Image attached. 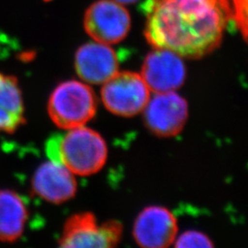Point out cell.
I'll list each match as a JSON object with an SVG mask.
<instances>
[{"label":"cell","mask_w":248,"mask_h":248,"mask_svg":"<svg viewBox=\"0 0 248 248\" xmlns=\"http://www.w3.org/2000/svg\"><path fill=\"white\" fill-rule=\"evenodd\" d=\"M122 233L123 226L119 222L98 224L92 213H78L65 222L59 243L62 248H113Z\"/></svg>","instance_id":"cell-5"},{"label":"cell","mask_w":248,"mask_h":248,"mask_svg":"<svg viewBox=\"0 0 248 248\" xmlns=\"http://www.w3.org/2000/svg\"><path fill=\"white\" fill-rule=\"evenodd\" d=\"M115 1L124 5V4H131V3H134V2H136L137 0H115Z\"/></svg>","instance_id":"cell-17"},{"label":"cell","mask_w":248,"mask_h":248,"mask_svg":"<svg viewBox=\"0 0 248 248\" xmlns=\"http://www.w3.org/2000/svg\"><path fill=\"white\" fill-rule=\"evenodd\" d=\"M141 76L155 93L175 91L186 79V67L182 57L165 49H155L143 61Z\"/></svg>","instance_id":"cell-8"},{"label":"cell","mask_w":248,"mask_h":248,"mask_svg":"<svg viewBox=\"0 0 248 248\" xmlns=\"http://www.w3.org/2000/svg\"><path fill=\"white\" fill-rule=\"evenodd\" d=\"M80 79L89 85H102L119 72V62L110 45L96 41L80 46L75 56Z\"/></svg>","instance_id":"cell-10"},{"label":"cell","mask_w":248,"mask_h":248,"mask_svg":"<svg viewBox=\"0 0 248 248\" xmlns=\"http://www.w3.org/2000/svg\"><path fill=\"white\" fill-rule=\"evenodd\" d=\"M23 122V117L16 115L0 107V133H11L16 131Z\"/></svg>","instance_id":"cell-16"},{"label":"cell","mask_w":248,"mask_h":248,"mask_svg":"<svg viewBox=\"0 0 248 248\" xmlns=\"http://www.w3.org/2000/svg\"><path fill=\"white\" fill-rule=\"evenodd\" d=\"M31 186L36 195L53 204L68 202L78 190L76 175L61 163L50 159L36 169Z\"/></svg>","instance_id":"cell-11"},{"label":"cell","mask_w":248,"mask_h":248,"mask_svg":"<svg viewBox=\"0 0 248 248\" xmlns=\"http://www.w3.org/2000/svg\"><path fill=\"white\" fill-rule=\"evenodd\" d=\"M28 210L21 197L9 189L0 190V242H14L23 233Z\"/></svg>","instance_id":"cell-12"},{"label":"cell","mask_w":248,"mask_h":248,"mask_svg":"<svg viewBox=\"0 0 248 248\" xmlns=\"http://www.w3.org/2000/svg\"><path fill=\"white\" fill-rule=\"evenodd\" d=\"M84 27L93 41L115 45L128 35L131 16L124 5L115 0H98L87 9Z\"/></svg>","instance_id":"cell-6"},{"label":"cell","mask_w":248,"mask_h":248,"mask_svg":"<svg viewBox=\"0 0 248 248\" xmlns=\"http://www.w3.org/2000/svg\"><path fill=\"white\" fill-rule=\"evenodd\" d=\"M142 111L146 127L160 137H171L180 133L188 115L186 100L175 91L155 93Z\"/></svg>","instance_id":"cell-7"},{"label":"cell","mask_w":248,"mask_h":248,"mask_svg":"<svg viewBox=\"0 0 248 248\" xmlns=\"http://www.w3.org/2000/svg\"><path fill=\"white\" fill-rule=\"evenodd\" d=\"M232 20L248 43V0H230Z\"/></svg>","instance_id":"cell-14"},{"label":"cell","mask_w":248,"mask_h":248,"mask_svg":"<svg viewBox=\"0 0 248 248\" xmlns=\"http://www.w3.org/2000/svg\"><path fill=\"white\" fill-rule=\"evenodd\" d=\"M101 100L112 114L133 117L142 112L150 98V89L141 74L118 72L102 84Z\"/></svg>","instance_id":"cell-4"},{"label":"cell","mask_w":248,"mask_h":248,"mask_svg":"<svg viewBox=\"0 0 248 248\" xmlns=\"http://www.w3.org/2000/svg\"><path fill=\"white\" fill-rule=\"evenodd\" d=\"M176 248H213V244L205 233L198 231H187L176 238Z\"/></svg>","instance_id":"cell-15"},{"label":"cell","mask_w":248,"mask_h":248,"mask_svg":"<svg viewBox=\"0 0 248 248\" xmlns=\"http://www.w3.org/2000/svg\"><path fill=\"white\" fill-rule=\"evenodd\" d=\"M0 107L16 115L24 116L22 93L18 80L0 72Z\"/></svg>","instance_id":"cell-13"},{"label":"cell","mask_w":248,"mask_h":248,"mask_svg":"<svg viewBox=\"0 0 248 248\" xmlns=\"http://www.w3.org/2000/svg\"><path fill=\"white\" fill-rule=\"evenodd\" d=\"M97 97L90 85L82 80H67L53 89L48 101V113L62 130L84 126L96 114Z\"/></svg>","instance_id":"cell-3"},{"label":"cell","mask_w":248,"mask_h":248,"mask_svg":"<svg viewBox=\"0 0 248 248\" xmlns=\"http://www.w3.org/2000/svg\"><path fill=\"white\" fill-rule=\"evenodd\" d=\"M133 232L136 243L142 248H168L177 238V220L168 209L149 206L137 216Z\"/></svg>","instance_id":"cell-9"},{"label":"cell","mask_w":248,"mask_h":248,"mask_svg":"<svg viewBox=\"0 0 248 248\" xmlns=\"http://www.w3.org/2000/svg\"><path fill=\"white\" fill-rule=\"evenodd\" d=\"M47 155L76 176L88 177L105 166L108 146L98 132L84 125L52 138L47 144Z\"/></svg>","instance_id":"cell-2"},{"label":"cell","mask_w":248,"mask_h":248,"mask_svg":"<svg viewBox=\"0 0 248 248\" xmlns=\"http://www.w3.org/2000/svg\"><path fill=\"white\" fill-rule=\"evenodd\" d=\"M230 20V0H149L144 36L153 48L196 59L220 46Z\"/></svg>","instance_id":"cell-1"}]
</instances>
